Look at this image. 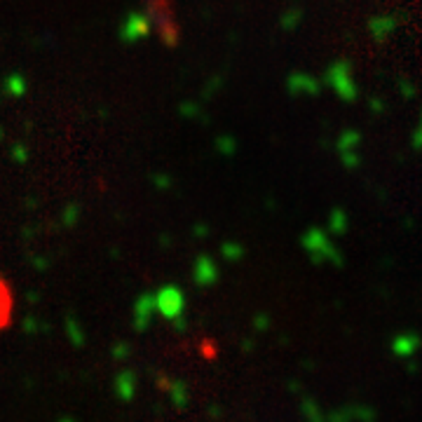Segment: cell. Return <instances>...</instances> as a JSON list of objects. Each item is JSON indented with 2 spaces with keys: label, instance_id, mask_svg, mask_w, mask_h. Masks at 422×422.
I'll return each mask as SVG.
<instances>
[{
  "label": "cell",
  "instance_id": "obj_1",
  "mask_svg": "<svg viewBox=\"0 0 422 422\" xmlns=\"http://www.w3.org/2000/svg\"><path fill=\"white\" fill-rule=\"evenodd\" d=\"M157 308L164 317H176L183 312V296L174 286H167L157 293Z\"/></svg>",
  "mask_w": 422,
  "mask_h": 422
}]
</instances>
